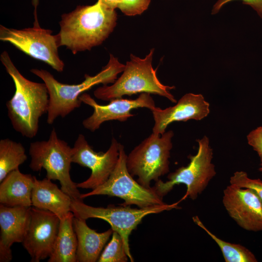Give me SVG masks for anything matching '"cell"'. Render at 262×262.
<instances>
[{"label": "cell", "instance_id": "6da1fadb", "mask_svg": "<svg viewBox=\"0 0 262 262\" xmlns=\"http://www.w3.org/2000/svg\"><path fill=\"white\" fill-rule=\"evenodd\" d=\"M116 20L115 10L99 0L91 5H79L61 16L60 30L57 34L59 46H65L74 54L89 50L108 37Z\"/></svg>", "mask_w": 262, "mask_h": 262}, {"label": "cell", "instance_id": "7a4b0ae2", "mask_svg": "<svg viewBox=\"0 0 262 262\" xmlns=\"http://www.w3.org/2000/svg\"><path fill=\"white\" fill-rule=\"evenodd\" d=\"M0 60L15 86L12 98L7 101L8 116L15 130L23 136L32 138L37 134L39 121L48 112L49 95L46 84L24 77L12 61L6 51Z\"/></svg>", "mask_w": 262, "mask_h": 262}, {"label": "cell", "instance_id": "3957f363", "mask_svg": "<svg viewBox=\"0 0 262 262\" xmlns=\"http://www.w3.org/2000/svg\"><path fill=\"white\" fill-rule=\"evenodd\" d=\"M125 66L110 54L108 63L99 73L93 76L85 74V80L76 84L60 82L50 72L44 69H31L32 73L43 81L47 87L49 95L47 123L52 124L59 116L65 117L79 108L82 103L79 97L84 91L100 83H113L118 74L123 72Z\"/></svg>", "mask_w": 262, "mask_h": 262}, {"label": "cell", "instance_id": "277c9868", "mask_svg": "<svg viewBox=\"0 0 262 262\" xmlns=\"http://www.w3.org/2000/svg\"><path fill=\"white\" fill-rule=\"evenodd\" d=\"M154 51V49H151L143 59L131 54L130 60L126 62L120 77L111 85H103L97 88L94 92L95 97L102 100L110 101L125 95L147 93L158 95L177 103L170 92L175 87L162 83L157 76V68L154 69L152 66Z\"/></svg>", "mask_w": 262, "mask_h": 262}, {"label": "cell", "instance_id": "5b68a950", "mask_svg": "<svg viewBox=\"0 0 262 262\" xmlns=\"http://www.w3.org/2000/svg\"><path fill=\"white\" fill-rule=\"evenodd\" d=\"M29 152L31 157L29 167L33 171L38 172L44 168L47 172L46 177L58 180L61 189L73 200H82L76 183L70 176L72 147L58 138L54 128L48 140L31 143Z\"/></svg>", "mask_w": 262, "mask_h": 262}, {"label": "cell", "instance_id": "8992f818", "mask_svg": "<svg viewBox=\"0 0 262 262\" xmlns=\"http://www.w3.org/2000/svg\"><path fill=\"white\" fill-rule=\"evenodd\" d=\"M173 136L172 130L162 135L152 132L127 155V169L131 176L137 177L141 185L150 188L152 180L158 181L169 172Z\"/></svg>", "mask_w": 262, "mask_h": 262}, {"label": "cell", "instance_id": "52a82bcc", "mask_svg": "<svg viewBox=\"0 0 262 262\" xmlns=\"http://www.w3.org/2000/svg\"><path fill=\"white\" fill-rule=\"evenodd\" d=\"M198 150L195 155H189L190 162L167 176L168 180H159L153 188L162 198L170 192L175 185L184 184L187 190L182 199L187 197L195 200L207 188L216 175L215 166L212 163L213 151L209 138L205 135L196 140Z\"/></svg>", "mask_w": 262, "mask_h": 262}, {"label": "cell", "instance_id": "ba28073f", "mask_svg": "<svg viewBox=\"0 0 262 262\" xmlns=\"http://www.w3.org/2000/svg\"><path fill=\"white\" fill-rule=\"evenodd\" d=\"M179 202L165 204L145 208H132L130 206L109 205L106 208L95 207L85 204L81 200H72L71 211L75 216L87 219L98 218L107 222L114 231L122 237L129 259L133 262L129 246V236L141 223L143 218L150 214L157 213L173 209H180Z\"/></svg>", "mask_w": 262, "mask_h": 262}, {"label": "cell", "instance_id": "9c48e42d", "mask_svg": "<svg viewBox=\"0 0 262 262\" xmlns=\"http://www.w3.org/2000/svg\"><path fill=\"white\" fill-rule=\"evenodd\" d=\"M127 155L121 145L116 165L107 181L91 192L81 194V198L96 195H108L124 200L120 205H135L140 208L165 204L152 187L141 185L129 172L126 166Z\"/></svg>", "mask_w": 262, "mask_h": 262}, {"label": "cell", "instance_id": "30bf717a", "mask_svg": "<svg viewBox=\"0 0 262 262\" xmlns=\"http://www.w3.org/2000/svg\"><path fill=\"white\" fill-rule=\"evenodd\" d=\"M52 33L51 30L42 28L39 25L20 30L0 25V40L10 43L27 55L61 72L65 64L58 54L60 46L57 35Z\"/></svg>", "mask_w": 262, "mask_h": 262}, {"label": "cell", "instance_id": "8fae6325", "mask_svg": "<svg viewBox=\"0 0 262 262\" xmlns=\"http://www.w3.org/2000/svg\"><path fill=\"white\" fill-rule=\"evenodd\" d=\"M121 145L113 138L105 152H96L85 136L79 134L72 147V163L90 168L91 174L85 181L76 183L77 187L94 190L105 183L116 165Z\"/></svg>", "mask_w": 262, "mask_h": 262}, {"label": "cell", "instance_id": "7c38bea8", "mask_svg": "<svg viewBox=\"0 0 262 262\" xmlns=\"http://www.w3.org/2000/svg\"><path fill=\"white\" fill-rule=\"evenodd\" d=\"M60 218L53 213L31 207L28 231L22 242L31 258L39 262L51 254L58 235Z\"/></svg>", "mask_w": 262, "mask_h": 262}, {"label": "cell", "instance_id": "4fadbf2b", "mask_svg": "<svg viewBox=\"0 0 262 262\" xmlns=\"http://www.w3.org/2000/svg\"><path fill=\"white\" fill-rule=\"evenodd\" d=\"M79 99L84 103L92 107L94 112L92 115L82 121L83 127L94 132L99 128L104 122L110 120H118L124 122L134 116L131 112L132 109L146 108L152 111L157 108L155 101L150 94L141 93L134 99L115 98L110 100L105 105L98 104L90 95L83 93Z\"/></svg>", "mask_w": 262, "mask_h": 262}, {"label": "cell", "instance_id": "5bb4252c", "mask_svg": "<svg viewBox=\"0 0 262 262\" xmlns=\"http://www.w3.org/2000/svg\"><path fill=\"white\" fill-rule=\"evenodd\" d=\"M222 202L229 216L242 229L262 231V200L254 190L230 184L223 191Z\"/></svg>", "mask_w": 262, "mask_h": 262}, {"label": "cell", "instance_id": "9a60e30c", "mask_svg": "<svg viewBox=\"0 0 262 262\" xmlns=\"http://www.w3.org/2000/svg\"><path fill=\"white\" fill-rule=\"evenodd\" d=\"M210 111V104L202 95L187 93L173 106L164 109L157 107L152 111L154 121L152 132L162 135L174 122L201 120L207 116Z\"/></svg>", "mask_w": 262, "mask_h": 262}, {"label": "cell", "instance_id": "2e32d148", "mask_svg": "<svg viewBox=\"0 0 262 262\" xmlns=\"http://www.w3.org/2000/svg\"><path fill=\"white\" fill-rule=\"evenodd\" d=\"M31 207H8L0 205V262L12 259L11 246L22 243L31 219Z\"/></svg>", "mask_w": 262, "mask_h": 262}, {"label": "cell", "instance_id": "e0dca14e", "mask_svg": "<svg viewBox=\"0 0 262 262\" xmlns=\"http://www.w3.org/2000/svg\"><path fill=\"white\" fill-rule=\"evenodd\" d=\"M71 197L47 177L42 180L34 177L32 193L33 207L49 211L60 219L71 212Z\"/></svg>", "mask_w": 262, "mask_h": 262}, {"label": "cell", "instance_id": "ac0fdd59", "mask_svg": "<svg viewBox=\"0 0 262 262\" xmlns=\"http://www.w3.org/2000/svg\"><path fill=\"white\" fill-rule=\"evenodd\" d=\"M73 225L78 239L77 262L98 261L101 251L114 231L111 228L99 233L90 228L86 219L74 216Z\"/></svg>", "mask_w": 262, "mask_h": 262}, {"label": "cell", "instance_id": "d6986e66", "mask_svg": "<svg viewBox=\"0 0 262 262\" xmlns=\"http://www.w3.org/2000/svg\"><path fill=\"white\" fill-rule=\"evenodd\" d=\"M34 177L19 168L10 172L0 182V203L8 207H31Z\"/></svg>", "mask_w": 262, "mask_h": 262}, {"label": "cell", "instance_id": "ffe728a7", "mask_svg": "<svg viewBox=\"0 0 262 262\" xmlns=\"http://www.w3.org/2000/svg\"><path fill=\"white\" fill-rule=\"evenodd\" d=\"M74 216L71 211L60 219L58 235L48 262H77L78 239L73 225Z\"/></svg>", "mask_w": 262, "mask_h": 262}, {"label": "cell", "instance_id": "44dd1931", "mask_svg": "<svg viewBox=\"0 0 262 262\" xmlns=\"http://www.w3.org/2000/svg\"><path fill=\"white\" fill-rule=\"evenodd\" d=\"M27 159L22 144L9 138L0 141V182Z\"/></svg>", "mask_w": 262, "mask_h": 262}, {"label": "cell", "instance_id": "7402d4cb", "mask_svg": "<svg viewBox=\"0 0 262 262\" xmlns=\"http://www.w3.org/2000/svg\"><path fill=\"white\" fill-rule=\"evenodd\" d=\"M193 221L203 229L219 247L226 262H257L255 255L248 248L240 244L226 242L211 232L198 216L193 217Z\"/></svg>", "mask_w": 262, "mask_h": 262}, {"label": "cell", "instance_id": "603a6c76", "mask_svg": "<svg viewBox=\"0 0 262 262\" xmlns=\"http://www.w3.org/2000/svg\"><path fill=\"white\" fill-rule=\"evenodd\" d=\"M128 256L121 236L114 231L112 238L100 255L98 262H126Z\"/></svg>", "mask_w": 262, "mask_h": 262}, {"label": "cell", "instance_id": "cb8c5ba5", "mask_svg": "<svg viewBox=\"0 0 262 262\" xmlns=\"http://www.w3.org/2000/svg\"><path fill=\"white\" fill-rule=\"evenodd\" d=\"M229 183L239 187L252 189L262 200V181L260 179H251L246 172L237 171L230 177Z\"/></svg>", "mask_w": 262, "mask_h": 262}, {"label": "cell", "instance_id": "d4e9b609", "mask_svg": "<svg viewBox=\"0 0 262 262\" xmlns=\"http://www.w3.org/2000/svg\"><path fill=\"white\" fill-rule=\"evenodd\" d=\"M150 0H119L117 8L129 16L140 15L146 10Z\"/></svg>", "mask_w": 262, "mask_h": 262}, {"label": "cell", "instance_id": "484cf974", "mask_svg": "<svg viewBox=\"0 0 262 262\" xmlns=\"http://www.w3.org/2000/svg\"><path fill=\"white\" fill-rule=\"evenodd\" d=\"M247 141L258 154L262 166V126L251 131L247 135Z\"/></svg>", "mask_w": 262, "mask_h": 262}, {"label": "cell", "instance_id": "4316f807", "mask_svg": "<svg viewBox=\"0 0 262 262\" xmlns=\"http://www.w3.org/2000/svg\"><path fill=\"white\" fill-rule=\"evenodd\" d=\"M235 0H218L214 4L212 14L218 13L220 9L227 3ZM243 3L250 6L262 18V0H241Z\"/></svg>", "mask_w": 262, "mask_h": 262}, {"label": "cell", "instance_id": "83f0119b", "mask_svg": "<svg viewBox=\"0 0 262 262\" xmlns=\"http://www.w3.org/2000/svg\"><path fill=\"white\" fill-rule=\"evenodd\" d=\"M101 2L104 5L108 8L115 10L117 8L119 0H98Z\"/></svg>", "mask_w": 262, "mask_h": 262}, {"label": "cell", "instance_id": "f1b7e54d", "mask_svg": "<svg viewBox=\"0 0 262 262\" xmlns=\"http://www.w3.org/2000/svg\"><path fill=\"white\" fill-rule=\"evenodd\" d=\"M39 3V0H32V4L33 6L34 7V21L35 23H38V19H37V7Z\"/></svg>", "mask_w": 262, "mask_h": 262}, {"label": "cell", "instance_id": "f546056e", "mask_svg": "<svg viewBox=\"0 0 262 262\" xmlns=\"http://www.w3.org/2000/svg\"><path fill=\"white\" fill-rule=\"evenodd\" d=\"M260 171H261L262 172V166L261 167H260Z\"/></svg>", "mask_w": 262, "mask_h": 262}]
</instances>
